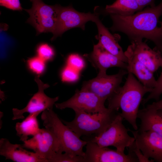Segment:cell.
I'll list each match as a JSON object with an SVG mask.
<instances>
[{"label":"cell","mask_w":162,"mask_h":162,"mask_svg":"<svg viewBox=\"0 0 162 162\" xmlns=\"http://www.w3.org/2000/svg\"><path fill=\"white\" fill-rule=\"evenodd\" d=\"M41 117L45 128L52 131L57 137L63 153L84 158L85 153L83 149L87 141L81 140L71 128L65 124L52 109L43 111Z\"/></svg>","instance_id":"3"},{"label":"cell","mask_w":162,"mask_h":162,"mask_svg":"<svg viewBox=\"0 0 162 162\" xmlns=\"http://www.w3.org/2000/svg\"><path fill=\"white\" fill-rule=\"evenodd\" d=\"M45 61L38 57L29 59L28 61V65L30 68L34 72L38 74H41L45 68Z\"/></svg>","instance_id":"26"},{"label":"cell","mask_w":162,"mask_h":162,"mask_svg":"<svg viewBox=\"0 0 162 162\" xmlns=\"http://www.w3.org/2000/svg\"><path fill=\"white\" fill-rule=\"evenodd\" d=\"M128 151L133 152L135 155L139 162H152L154 160H149L143 154L141 150L137 146L135 141L129 147H128Z\"/></svg>","instance_id":"28"},{"label":"cell","mask_w":162,"mask_h":162,"mask_svg":"<svg viewBox=\"0 0 162 162\" xmlns=\"http://www.w3.org/2000/svg\"><path fill=\"white\" fill-rule=\"evenodd\" d=\"M94 22L98 29V34L96 37L99 40L98 43L107 52L127 63V58L118 42L120 37L116 38L117 36L112 34L98 17Z\"/></svg>","instance_id":"16"},{"label":"cell","mask_w":162,"mask_h":162,"mask_svg":"<svg viewBox=\"0 0 162 162\" xmlns=\"http://www.w3.org/2000/svg\"><path fill=\"white\" fill-rule=\"evenodd\" d=\"M127 58L128 73L134 75L138 80L145 87L152 90L155 86L156 80L153 72L138 60L126 50L124 52Z\"/></svg>","instance_id":"17"},{"label":"cell","mask_w":162,"mask_h":162,"mask_svg":"<svg viewBox=\"0 0 162 162\" xmlns=\"http://www.w3.org/2000/svg\"><path fill=\"white\" fill-rule=\"evenodd\" d=\"M128 130L134 136L137 146L146 157L162 162V136L151 130Z\"/></svg>","instance_id":"13"},{"label":"cell","mask_w":162,"mask_h":162,"mask_svg":"<svg viewBox=\"0 0 162 162\" xmlns=\"http://www.w3.org/2000/svg\"><path fill=\"white\" fill-rule=\"evenodd\" d=\"M39 114H29L22 122H17L15 126L16 135L20 137V140L23 142L28 140L29 136H33L39 131L38 122L37 117Z\"/></svg>","instance_id":"19"},{"label":"cell","mask_w":162,"mask_h":162,"mask_svg":"<svg viewBox=\"0 0 162 162\" xmlns=\"http://www.w3.org/2000/svg\"><path fill=\"white\" fill-rule=\"evenodd\" d=\"M123 119L118 112L105 131L88 141L96 143L100 147L114 146L117 151L124 153L125 148L130 146L135 139L129 135L128 129L123 124Z\"/></svg>","instance_id":"5"},{"label":"cell","mask_w":162,"mask_h":162,"mask_svg":"<svg viewBox=\"0 0 162 162\" xmlns=\"http://www.w3.org/2000/svg\"><path fill=\"white\" fill-rule=\"evenodd\" d=\"M110 15L113 22L111 31L124 33L131 42L149 40L162 52V29L158 26L162 16V1L157 6L147 7L130 15Z\"/></svg>","instance_id":"1"},{"label":"cell","mask_w":162,"mask_h":162,"mask_svg":"<svg viewBox=\"0 0 162 162\" xmlns=\"http://www.w3.org/2000/svg\"><path fill=\"white\" fill-rule=\"evenodd\" d=\"M74 119L71 122L61 120L80 137L83 135H98L105 131L118 112L109 110L105 112L94 114L75 111Z\"/></svg>","instance_id":"4"},{"label":"cell","mask_w":162,"mask_h":162,"mask_svg":"<svg viewBox=\"0 0 162 162\" xmlns=\"http://www.w3.org/2000/svg\"><path fill=\"white\" fill-rule=\"evenodd\" d=\"M160 28L162 29V21L160 22Z\"/></svg>","instance_id":"32"},{"label":"cell","mask_w":162,"mask_h":162,"mask_svg":"<svg viewBox=\"0 0 162 162\" xmlns=\"http://www.w3.org/2000/svg\"><path fill=\"white\" fill-rule=\"evenodd\" d=\"M106 12L123 16L130 15L142 10L135 0H116L113 4L107 5Z\"/></svg>","instance_id":"21"},{"label":"cell","mask_w":162,"mask_h":162,"mask_svg":"<svg viewBox=\"0 0 162 162\" xmlns=\"http://www.w3.org/2000/svg\"><path fill=\"white\" fill-rule=\"evenodd\" d=\"M22 145L11 143L6 138L0 140V154L16 162H44L34 152L27 151Z\"/></svg>","instance_id":"15"},{"label":"cell","mask_w":162,"mask_h":162,"mask_svg":"<svg viewBox=\"0 0 162 162\" xmlns=\"http://www.w3.org/2000/svg\"><path fill=\"white\" fill-rule=\"evenodd\" d=\"M137 118L140 120L139 130H151L162 136V109L146 107L139 110Z\"/></svg>","instance_id":"18"},{"label":"cell","mask_w":162,"mask_h":162,"mask_svg":"<svg viewBox=\"0 0 162 162\" xmlns=\"http://www.w3.org/2000/svg\"><path fill=\"white\" fill-rule=\"evenodd\" d=\"M146 107L156 110L162 109V100L154 102L151 104H148Z\"/></svg>","instance_id":"31"},{"label":"cell","mask_w":162,"mask_h":162,"mask_svg":"<svg viewBox=\"0 0 162 162\" xmlns=\"http://www.w3.org/2000/svg\"><path fill=\"white\" fill-rule=\"evenodd\" d=\"M105 101L91 92L77 90L69 99L55 105L56 108L60 110L70 108L74 112L82 111L94 114L103 112L109 110L105 106Z\"/></svg>","instance_id":"8"},{"label":"cell","mask_w":162,"mask_h":162,"mask_svg":"<svg viewBox=\"0 0 162 162\" xmlns=\"http://www.w3.org/2000/svg\"><path fill=\"white\" fill-rule=\"evenodd\" d=\"M22 146L33 150L44 162H50L57 153H63L55 134L46 128L40 129L32 138L24 142Z\"/></svg>","instance_id":"7"},{"label":"cell","mask_w":162,"mask_h":162,"mask_svg":"<svg viewBox=\"0 0 162 162\" xmlns=\"http://www.w3.org/2000/svg\"><path fill=\"white\" fill-rule=\"evenodd\" d=\"M37 52L38 56L44 61L51 59L54 55L52 49L46 44L40 45L38 48Z\"/></svg>","instance_id":"27"},{"label":"cell","mask_w":162,"mask_h":162,"mask_svg":"<svg viewBox=\"0 0 162 162\" xmlns=\"http://www.w3.org/2000/svg\"><path fill=\"white\" fill-rule=\"evenodd\" d=\"M50 162H85V160L82 156L64 153H57L51 159Z\"/></svg>","instance_id":"22"},{"label":"cell","mask_w":162,"mask_h":162,"mask_svg":"<svg viewBox=\"0 0 162 162\" xmlns=\"http://www.w3.org/2000/svg\"><path fill=\"white\" fill-rule=\"evenodd\" d=\"M140 7L142 10L145 7L149 5L151 7L155 6V0H135Z\"/></svg>","instance_id":"30"},{"label":"cell","mask_w":162,"mask_h":162,"mask_svg":"<svg viewBox=\"0 0 162 162\" xmlns=\"http://www.w3.org/2000/svg\"><path fill=\"white\" fill-rule=\"evenodd\" d=\"M127 74L126 69H121L116 74L98 75L95 78L84 82L81 90L93 92L106 100L120 88L124 76Z\"/></svg>","instance_id":"10"},{"label":"cell","mask_w":162,"mask_h":162,"mask_svg":"<svg viewBox=\"0 0 162 162\" xmlns=\"http://www.w3.org/2000/svg\"><path fill=\"white\" fill-rule=\"evenodd\" d=\"M152 91L142 85L134 75L128 73L123 86L107 99L108 108L117 111L121 109L120 114L123 119L130 123L134 130H137L136 120L140 104L145 94Z\"/></svg>","instance_id":"2"},{"label":"cell","mask_w":162,"mask_h":162,"mask_svg":"<svg viewBox=\"0 0 162 162\" xmlns=\"http://www.w3.org/2000/svg\"><path fill=\"white\" fill-rule=\"evenodd\" d=\"M127 50L153 73L162 67V52L150 48L142 40L131 42Z\"/></svg>","instance_id":"14"},{"label":"cell","mask_w":162,"mask_h":162,"mask_svg":"<svg viewBox=\"0 0 162 162\" xmlns=\"http://www.w3.org/2000/svg\"><path fill=\"white\" fill-rule=\"evenodd\" d=\"M85 162H137L134 153L128 151L127 154L107 147H100L96 143L87 141Z\"/></svg>","instance_id":"11"},{"label":"cell","mask_w":162,"mask_h":162,"mask_svg":"<svg viewBox=\"0 0 162 162\" xmlns=\"http://www.w3.org/2000/svg\"><path fill=\"white\" fill-rule=\"evenodd\" d=\"M98 17L97 14L80 12L71 5L63 7L58 4L57 22L51 40L72 28L79 27L84 30L87 22L90 21L94 22Z\"/></svg>","instance_id":"9"},{"label":"cell","mask_w":162,"mask_h":162,"mask_svg":"<svg viewBox=\"0 0 162 162\" xmlns=\"http://www.w3.org/2000/svg\"><path fill=\"white\" fill-rule=\"evenodd\" d=\"M79 71L67 65L62 72V81L69 82H75L79 78Z\"/></svg>","instance_id":"25"},{"label":"cell","mask_w":162,"mask_h":162,"mask_svg":"<svg viewBox=\"0 0 162 162\" xmlns=\"http://www.w3.org/2000/svg\"><path fill=\"white\" fill-rule=\"evenodd\" d=\"M31 8L24 9L29 17L27 22L36 29L37 33L50 32L53 34L56 29L58 15V4L50 5L43 0H30Z\"/></svg>","instance_id":"6"},{"label":"cell","mask_w":162,"mask_h":162,"mask_svg":"<svg viewBox=\"0 0 162 162\" xmlns=\"http://www.w3.org/2000/svg\"><path fill=\"white\" fill-rule=\"evenodd\" d=\"M0 6L13 10H22L20 0H0Z\"/></svg>","instance_id":"29"},{"label":"cell","mask_w":162,"mask_h":162,"mask_svg":"<svg viewBox=\"0 0 162 162\" xmlns=\"http://www.w3.org/2000/svg\"><path fill=\"white\" fill-rule=\"evenodd\" d=\"M162 94V71L160 76L156 80V83L154 87L146 98L143 99L142 102V104L144 105L150 100L152 99H155L156 101H158Z\"/></svg>","instance_id":"23"},{"label":"cell","mask_w":162,"mask_h":162,"mask_svg":"<svg viewBox=\"0 0 162 162\" xmlns=\"http://www.w3.org/2000/svg\"><path fill=\"white\" fill-rule=\"evenodd\" d=\"M67 65L79 72L85 66V62L82 58L75 54L69 56L67 60Z\"/></svg>","instance_id":"24"},{"label":"cell","mask_w":162,"mask_h":162,"mask_svg":"<svg viewBox=\"0 0 162 162\" xmlns=\"http://www.w3.org/2000/svg\"><path fill=\"white\" fill-rule=\"evenodd\" d=\"M86 57L93 66L99 70L98 75H104L107 70L112 66L107 55V51L98 43L94 45L93 51Z\"/></svg>","instance_id":"20"},{"label":"cell","mask_w":162,"mask_h":162,"mask_svg":"<svg viewBox=\"0 0 162 162\" xmlns=\"http://www.w3.org/2000/svg\"><path fill=\"white\" fill-rule=\"evenodd\" d=\"M34 80L38 85V92L34 94L25 107L21 110L16 108L13 109V120L23 119V114L25 113L40 114L46 109H52L55 102L58 100V97L51 98L45 94L44 90L49 86L44 83L40 79L39 76H36Z\"/></svg>","instance_id":"12"}]
</instances>
